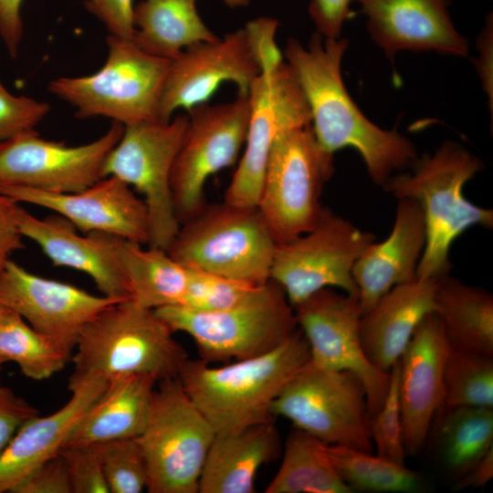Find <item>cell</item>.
Wrapping results in <instances>:
<instances>
[{"label":"cell","mask_w":493,"mask_h":493,"mask_svg":"<svg viewBox=\"0 0 493 493\" xmlns=\"http://www.w3.org/2000/svg\"><path fill=\"white\" fill-rule=\"evenodd\" d=\"M438 280L415 278L386 292L359 321L363 351L378 369L389 372L424 318L435 312Z\"/></svg>","instance_id":"obj_25"},{"label":"cell","mask_w":493,"mask_h":493,"mask_svg":"<svg viewBox=\"0 0 493 493\" xmlns=\"http://www.w3.org/2000/svg\"><path fill=\"white\" fill-rule=\"evenodd\" d=\"M155 312L173 332L189 335L200 360L207 363L261 355L280 345L298 329L293 307L271 279L247 300L226 309L199 311L170 306Z\"/></svg>","instance_id":"obj_8"},{"label":"cell","mask_w":493,"mask_h":493,"mask_svg":"<svg viewBox=\"0 0 493 493\" xmlns=\"http://www.w3.org/2000/svg\"><path fill=\"white\" fill-rule=\"evenodd\" d=\"M323 442L294 428L266 493H351L329 459Z\"/></svg>","instance_id":"obj_31"},{"label":"cell","mask_w":493,"mask_h":493,"mask_svg":"<svg viewBox=\"0 0 493 493\" xmlns=\"http://www.w3.org/2000/svg\"><path fill=\"white\" fill-rule=\"evenodd\" d=\"M19 203L0 192V276L10 256L22 249L24 244L18 225Z\"/></svg>","instance_id":"obj_45"},{"label":"cell","mask_w":493,"mask_h":493,"mask_svg":"<svg viewBox=\"0 0 493 493\" xmlns=\"http://www.w3.org/2000/svg\"><path fill=\"white\" fill-rule=\"evenodd\" d=\"M334 172V154L319 143L310 124L277 139L257 205L277 244L299 236L316 224L324 207V184Z\"/></svg>","instance_id":"obj_9"},{"label":"cell","mask_w":493,"mask_h":493,"mask_svg":"<svg viewBox=\"0 0 493 493\" xmlns=\"http://www.w3.org/2000/svg\"><path fill=\"white\" fill-rule=\"evenodd\" d=\"M17 218L23 236L34 241L54 266L85 273L105 297L119 301L131 299L117 255L118 236L99 232L80 234L58 215L37 218L21 205Z\"/></svg>","instance_id":"obj_22"},{"label":"cell","mask_w":493,"mask_h":493,"mask_svg":"<svg viewBox=\"0 0 493 493\" xmlns=\"http://www.w3.org/2000/svg\"><path fill=\"white\" fill-rule=\"evenodd\" d=\"M277 245L257 206L224 201L181 224L167 252L189 268L263 285Z\"/></svg>","instance_id":"obj_6"},{"label":"cell","mask_w":493,"mask_h":493,"mask_svg":"<svg viewBox=\"0 0 493 493\" xmlns=\"http://www.w3.org/2000/svg\"><path fill=\"white\" fill-rule=\"evenodd\" d=\"M374 240L372 233L323 207L309 231L277 245L270 279L282 288L292 307L328 288L357 296L352 268Z\"/></svg>","instance_id":"obj_13"},{"label":"cell","mask_w":493,"mask_h":493,"mask_svg":"<svg viewBox=\"0 0 493 493\" xmlns=\"http://www.w3.org/2000/svg\"><path fill=\"white\" fill-rule=\"evenodd\" d=\"M157 383L153 376L140 373L110 379L65 446L137 438L146 425Z\"/></svg>","instance_id":"obj_27"},{"label":"cell","mask_w":493,"mask_h":493,"mask_svg":"<svg viewBox=\"0 0 493 493\" xmlns=\"http://www.w3.org/2000/svg\"><path fill=\"white\" fill-rule=\"evenodd\" d=\"M13 493H72L61 455L58 454L41 464Z\"/></svg>","instance_id":"obj_42"},{"label":"cell","mask_w":493,"mask_h":493,"mask_svg":"<svg viewBox=\"0 0 493 493\" xmlns=\"http://www.w3.org/2000/svg\"><path fill=\"white\" fill-rule=\"evenodd\" d=\"M397 200L390 234L371 243L352 268L361 316L391 288L416 278L426 241L425 218L416 201Z\"/></svg>","instance_id":"obj_23"},{"label":"cell","mask_w":493,"mask_h":493,"mask_svg":"<svg viewBox=\"0 0 493 493\" xmlns=\"http://www.w3.org/2000/svg\"><path fill=\"white\" fill-rule=\"evenodd\" d=\"M440 319L426 315L399 359V399L406 454L423 447L444 402V368L449 351Z\"/></svg>","instance_id":"obj_21"},{"label":"cell","mask_w":493,"mask_h":493,"mask_svg":"<svg viewBox=\"0 0 493 493\" xmlns=\"http://www.w3.org/2000/svg\"><path fill=\"white\" fill-rule=\"evenodd\" d=\"M351 2L353 0H309L308 13L316 32L325 38H340L344 24L353 15Z\"/></svg>","instance_id":"obj_44"},{"label":"cell","mask_w":493,"mask_h":493,"mask_svg":"<svg viewBox=\"0 0 493 493\" xmlns=\"http://www.w3.org/2000/svg\"><path fill=\"white\" fill-rule=\"evenodd\" d=\"M116 248L133 301L154 310L183 304L191 279L189 267L164 249L143 248L121 237Z\"/></svg>","instance_id":"obj_30"},{"label":"cell","mask_w":493,"mask_h":493,"mask_svg":"<svg viewBox=\"0 0 493 493\" xmlns=\"http://www.w3.org/2000/svg\"><path fill=\"white\" fill-rule=\"evenodd\" d=\"M281 451L273 421L215 434L201 472L198 493H253L259 469Z\"/></svg>","instance_id":"obj_26"},{"label":"cell","mask_w":493,"mask_h":493,"mask_svg":"<svg viewBox=\"0 0 493 493\" xmlns=\"http://www.w3.org/2000/svg\"><path fill=\"white\" fill-rule=\"evenodd\" d=\"M84 6L105 26L108 35L132 40L133 0H85Z\"/></svg>","instance_id":"obj_41"},{"label":"cell","mask_w":493,"mask_h":493,"mask_svg":"<svg viewBox=\"0 0 493 493\" xmlns=\"http://www.w3.org/2000/svg\"><path fill=\"white\" fill-rule=\"evenodd\" d=\"M270 412L325 444L374 449L365 388L351 372L309 361L283 387Z\"/></svg>","instance_id":"obj_12"},{"label":"cell","mask_w":493,"mask_h":493,"mask_svg":"<svg viewBox=\"0 0 493 493\" xmlns=\"http://www.w3.org/2000/svg\"><path fill=\"white\" fill-rule=\"evenodd\" d=\"M493 408V356L449 348L442 407Z\"/></svg>","instance_id":"obj_35"},{"label":"cell","mask_w":493,"mask_h":493,"mask_svg":"<svg viewBox=\"0 0 493 493\" xmlns=\"http://www.w3.org/2000/svg\"><path fill=\"white\" fill-rule=\"evenodd\" d=\"M37 414L38 410L13 389L0 385V455L19 428Z\"/></svg>","instance_id":"obj_43"},{"label":"cell","mask_w":493,"mask_h":493,"mask_svg":"<svg viewBox=\"0 0 493 493\" xmlns=\"http://www.w3.org/2000/svg\"><path fill=\"white\" fill-rule=\"evenodd\" d=\"M223 2L230 8H240L246 6L250 0H223Z\"/></svg>","instance_id":"obj_49"},{"label":"cell","mask_w":493,"mask_h":493,"mask_svg":"<svg viewBox=\"0 0 493 493\" xmlns=\"http://www.w3.org/2000/svg\"><path fill=\"white\" fill-rule=\"evenodd\" d=\"M110 493H140L147 489L148 470L136 438L94 445Z\"/></svg>","instance_id":"obj_36"},{"label":"cell","mask_w":493,"mask_h":493,"mask_svg":"<svg viewBox=\"0 0 493 493\" xmlns=\"http://www.w3.org/2000/svg\"><path fill=\"white\" fill-rule=\"evenodd\" d=\"M250 113L242 154L224 201L257 206L271 150L285 131L310 124L300 86L283 55L268 59L251 84Z\"/></svg>","instance_id":"obj_15"},{"label":"cell","mask_w":493,"mask_h":493,"mask_svg":"<svg viewBox=\"0 0 493 493\" xmlns=\"http://www.w3.org/2000/svg\"><path fill=\"white\" fill-rule=\"evenodd\" d=\"M372 41L391 63L400 51L467 58L468 40L456 29L446 0H353Z\"/></svg>","instance_id":"obj_20"},{"label":"cell","mask_w":493,"mask_h":493,"mask_svg":"<svg viewBox=\"0 0 493 493\" xmlns=\"http://www.w3.org/2000/svg\"><path fill=\"white\" fill-rule=\"evenodd\" d=\"M5 363L4 360L0 357V366Z\"/></svg>","instance_id":"obj_51"},{"label":"cell","mask_w":493,"mask_h":493,"mask_svg":"<svg viewBox=\"0 0 493 493\" xmlns=\"http://www.w3.org/2000/svg\"><path fill=\"white\" fill-rule=\"evenodd\" d=\"M107 383L91 381L71 390V397L58 411L37 414L19 428L0 455V493H13L37 467L59 454Z\"/></svg>","instance_id":"obj_24"},{"label":"cell","mask_w":493,"mask_h":493,"mask_svg":"<svg viewBox=\"0 0 493 493\" xmlns=\"http://www.w3.org/2000/svg\"><path fill=\"white\" fill-rule=\"evenodd\" d=\"M439 411V454L456 480L493 448V408L454 406Z\"/></svg>","instance_id":"obj_32"},{"label":"cell","mask_w":493,"mask_h":493,"mask_svg":"<svg viewBox=\"0 0 493 493\" xmlns=\"http://www.w3.org/2000/svg\"><path fill=\"white\" fill-rule=\"evenodd\" d=\"M349 41L315 32L304 46L288 38L283 58L293 71L310 113L319 143L329 152L351 148L362 159L371 180L383 185L408 170L419 157L414 143L396 129L372 122L350 95L341 66Z\"/></svg>","instance_id":"obj_1"},{"label":"cell","mask_w":493,"mask_h":493,"mask_svg":"<svg viewBox=\"0 0 493 493\" xmlns=\"http://www.w3.org/2000/svg\"><path fill=\"white\" fill-rule=\"evenodd\" d=\"M0 192L17 203L53 211L84 234H110L138 244H148L149 219L144 201L115 176H105L86 189L57 194L0 185Z\"/></svg>","instance_id":"obj_19"},{"label":"cell","mask_w":493,"mask_h":493,"mask_svg":"<svg viewBox=\"0 0 493 493\" xmlns=\"http://www.w3.org/2000/svg\"><path fill=\"white\" fill-rule=\"evenodd\" d=\"M11 310L0 303V324L5 320Z\"/></svg>","instance_id":"obj_50"},{"label":"cell","mask_w":493,"mask_h":493,"mask_svg":"<svg viewBox=\"0 0 493 493\" xmlns=\"http://www.w3.org/2000/svg\"><path fill=\"white\" fill-rule=\"evenodd\" d=\"M173 335L154 309L132 299L111 304L81 330L71 357L68 390L133 373L149 374L158 382L177 378L188 358Z\"/></svg>","instance_id":"obj_4"},{"label":"cell","mask_w":493,"mask_h":493,"mask_svg":"<svg viewBox=\"0 0 493 493\" xmlns=\"http://www.w3.org/2000/svg\"><path fill=\"white\" fill-rule=\"evenodd\" d=\"M116 302L31 273L11 259L0 276V303L70 353L89 321Z\"/></svg>","instance_id":"obj_18"},{"label":"cell","mask_w":493,"mask_h":493,"mask_svg":"<svg viewBox=\"0 0 493 493\" xmlns=\"http://www.w3.org/2000/svg\"><path fill=\"white\" fill-rule=\"evenodd\" d=\"M59 454L67 467L72 493H110L94 445L64 446Z\"/></svg>","instance_id":"obj_40"},{"label":"cell","mask_w":493,"mask_h":493,"mask_svg":"<svg viewBox=\"0 0 493 493\" xmlns=\"http://www.w3.org/2000/svg\"><path fill=\"white\" fill-rule=\"evenodd\" d=\"M50 111L47 102L12 94L0 79V142L35 130Z\"/></svg>","instance_id":"obj_39"},{"label":"cell","mask_w":493,"mask_h":493,"mask_svg":"<svg viewBox=\"0 0 493 493\" xmlns=\"http://www.w3.org/2000/svg\"><path fill=\"white\" fill-rule=\"evenodd\" d=\"M333 467L352 490L378 493H418L425 489L421 473L378 455L324 444Z\"/></svg>","instance_id":"obj_33"},{"label":"cell","mask_w":493,"mask_h":493,"mask_svg":"<svg viewBox=\"0 0 493 493\" xmlns=\"http://www.w3.org/2000/svg\"><path fill=\"white\" fill-rule=\"evenodd\" d=\"M157 384L146 425L136 438L147 466V491L198 493L215 432L177 378Z\"/></svg>","instance_id":"obj_10"},{"label":"cell","mask_w":493,"mask_h":493,"mask_svg":"<svg viewBox=\"0 0 493 493\" xmlns=\"http://www.w3.org/2000/svg\"><path fill=\"white\" fill-rule=\"evenodd\" d=\"M190 269L188 290L183 304L178 306L194 310L215 311L236 306L251 298L262 286Z\"/></svg>","instance_id":"obj_38"},{"label":"cell","mask_w":493,"mask_h":493,"mask_svg":"<svg viewBox=\"0 0 493 493\" xmlns=\"http://www.w3.org/2000/svg\"><path fill=\"white\" fill-rule=\"evenodd\" d=\"M0 357L16 362L27 378L42 381L64 369L72 353L11 310L0 324Z\"/></svg>","instance_id":"obj_34"},{"label":"cell","mask_w":493,"mask_h":493,"mask_svg":"<svg viewBox=\"0 0 493 493\" xmlns=\"http://www.w3.org/2000/svg\"><path fill=\"white\" fill-rule=\"evenodd\" d=\"M399 360L390 370L388 391L381 408L370 417V435L376 455L405 465L406 451L399 399Z\"/></svg>","instance_id":"obj_37"},{"label":"cell","mask_w":493,"mask_h":493,"mask_svg":"<svg viewBox=\"0 0 493 493\" xmlns=\"http://www.w3.org/2000/svg\"><path fill=\"white\" fill-rule=\"evenodd\" d=\"M478 57L475 59V68L479 77L483 91L488 97V107L492 115L493 108V17L486 18V23L477 39Z\"/></svg>","instance_id":"obj_46"},{"label":"cell","mask_w":493,"mask_h":493,"mask_svg":"<svg viewBox=\"0 0 493 493\" xmlns=\"http://www.w3.org/2000/svg\"><path fill=\"white\" fill-rule=\"evenodd\" d=\"M176 156L171 187L176 216L183 224L205 206L207 180L233 165L243 150L250 113L248 92L227 103L197 105Z\"/></svg>","instance_id":"obj_14"},{"label":"cell","mask_w":493,"mask_h":493,"mask_svg":"<svg viewBox=\"0 0 493 493\" xmlns=\"http://www.w3.org/2000/svg\"><path fill=\"white\" fill-rule=\"evenodd\" d=\"M293 309L298 328L309 344V361L324 369L354 373L365 388L370 416L374 414L386 396L390 372L374 366L363 351L357 296L328 288Z\"/></svg>","instance_id":"obj_17"},{"label":"cell","mask_w":493,"mask_h":493,"mask_svg":"<svg viewBox=\"0 0 493 493\" xmlns=\"http://www.w3.org/2000/svg\"><path fill=\"white\" fill-rule=\"evenodd\" d=\"M435 313L451 348L493 356V296L449 275L439 279Z\"/></svg>","instance_id":"obj_29"},{"label":"cell","mask_w":493,"mask_h":493,"mask_svg":"<svg viewBox=\"0 0 493 493\" xmlns=\"http://www.w3.org/2000/svg\"><path fill=\"white\" fill-rule=\"evenodd\" d=\"M483 167L482 160L465 146L445 141L383 185L396 199L416 201L423 211L426 241L417 278L439 280L449 275L453 243L472 227H493V210L475 205L464 194L465 185Z\"/></svg>","instance_id":"obj_2"},{"label":"cell","mask_w":493,"mask_h":493,"mask_svg":"<svg viewBox=\"0 0 493 493\" xmlns=\"http://www.w3.org/2000/svg\"><path fill=\"white\" fill-rule=\"evenodd\" d=\"M124 125L112 121L98 139L69 146L42 138L36 130L0 142V185L70 194L103 177V165L120 141Z\"/></svg>","instance_id":"obj_16"},{"label":"cell","mask_w":493,"mask_h":493,"mask_svg":"<svg viewBox=\"0 0 493 493\" xmlns=\"http://www.w3.org/2000/svg\"><path fill=\"white\" fill-rule=\"evenodd\" d=\"M22 2L23 0H0V38L12 58L18 55L24 34Z\"/></svg>","instance_id":"obj_47"},{"label":"cell","mask_w":493,"mask_h":493,"mask_svg":"<svg viewBox=\"0 0 493 493\" xmlns=\"http://www.w3.org/2000/svg\"><path fill=\"white\" fill-rule=\"evenodd\" d=\"M278 22L261 16L223 37L184 49L171 60L163 87L158 121H169L180 110L207 103L222 84L234 83L248 92L265 62L281 54L276 35Z\"/></svg>","instance_id":"obj_5"},{"label":"cell","mask_w":493,"mask_h":493,"mask_svg":"<svg viewBox=\"0 0 493 493\" xmlns=\"http://www.w3.org/2000/svg\"><path fill=\"white\" fill-rule=\"evenodd\" d=\"M309 359L298 328L270 351L223 366L187 359L177 379L215 434L233 433L273 421L274 400Z\"/></svg>","instance_id":"obj_3"},{"label":"cell","mask_w":493,"mask_h":493,"mask_svg":"<svg viewBox=\"0 0 493 493\" xmlns=\"http://www.w3.org/2000/svg\"><path fill=\"white\" fill-rule=\"evenodd\" d=\"M108 56L96 72L64 76L48 92L75 109L78 119L105 117L128 125L158 121L160 98L171 60L152 56L132 40L108 35Z\"/></svg>","instance_id":"obj_7"},{"label":"cell","mask_w":493,"mask_h":493,"mask_svg":"<svg viewBox=\"0 0 493 493\" xmlns=\"http://www.w3.org/2000/svg\"><path fill=\"white\" fill-rule=\"evenodd\" d=\"M493 477V448L477 462L465 475L456 480L454 489L481 488Z\"/></svg>","instance_id":"obj_48"},{"label":"cell","mask_w":493,"mask_h":493,"mask_svg":"<svg viewBox=\"0 0 493 493\" xmlns=\"http://www.w3.org/2000/svg\"><path fill=\"white\" fill-rule=\"evenodd\" d=\"M197 0H141L133 7V43L155 57L173 60L193 45L218 37L200 16Z\"/></svg>","instance_id":"obj_28"},{"label":"cell","mask_w":493,"mask_h":493,"mask_svg":"<svg viewBox=\"0 0 493 493\" xmlns=\"http://www.w3.org/2000/svg\"><path fill=\"white\" fill-rule=\"evenodd\" d=\"M187 123V113L177 112L167 122L144 121L124 125L102 171L103 177L115 176L142 195L149 219L148 245L166 251L181 226L171 176Z\"/></svg>","instance_id":"obj_11"}]
</instances>
